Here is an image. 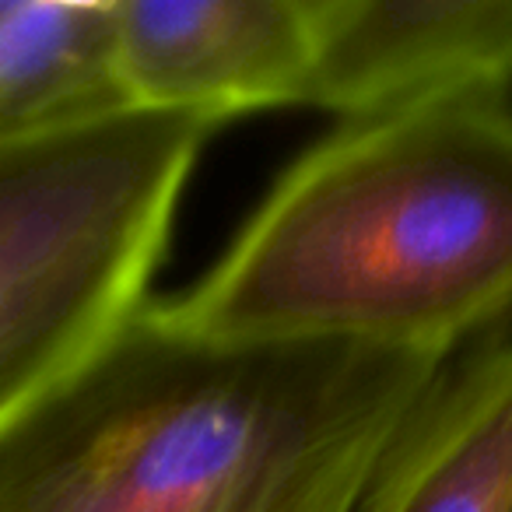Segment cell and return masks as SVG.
Here are the masks:
<instances>
[{
	"label": "cell",
	"instance_id": "52a82bcc",
	"mask_svg": "<svg viewBox=\"0 0 512 512\" xmlns=\"http://www.w3.org/2000/svg\"><path fill=\"white\" fill-rule=\"evenodd\" d=\"M116 109L113 0H0V144Z\"/></svg>",
	"mask_w": 512,
	"mask_h": 512
},
{
	"label": "cell",
	"instance_id": "7a4b0ae2",
	"mask_svg": "<svg viewBox=\"0 0 512 512\" xmlns=\"http://www.w3.org/2000/svg\"><path fill=\"white\" fill-rule=\"evenodd\" d=\"M158 306L214 341L453 358L512 316V127L484 95L344 123Z\"/></svg>",
	"mask_w": 512,
	"mask_h": 512
},
{
	"label": "cell",
	"instance_id": "277c9868",
	"mask_svg": "<svg viewBox=\"0 0 512 512\" xmlns=\"http://www.w3.org/2000/svg\"><path fill=\"white\" fill-rule=\"evenodd\" d=\"M316 0H113V64L130 109L200 116L306 106Z\"/></svg>",
	"mask_w": 512,
	"mask_h": 512
},
{
	"label": "cell",
	"instance_id": "5b68a950",
	"mask_svg": "<svg viewBox=\"0 0 512 512\" xmlns=\"http://www.w3.org/2000/svg\"><path fill=\"white\" fill-rule=\"evenodd\" d=\"M306 106L351 120L488 95L512 60V0H316Z\"/></svg>",
	"mask_w": 512,
	"mask_h": 512
},
{
	"label": "cell",
	"instance_id": "ba28073f",
	"mask_svg": "<svg viewBox=\"0 0 512 512\" xmlns=\"http://www.w3.org/2000/svg\"><path fill=\"white\" fill-rule=\"evenodd\" d=\"M484 99H488V106L512 127V60H509V67L502 71V78L488 88V95H484Z\"/></svg>",
	"mask_w": 512,
	"mask_h": 512
},
{
	"label": "cell",
	"instance_id": "3957f363",
	"mask_svg": "<svg viewBox=\"0 0 512 512\" xmlns=\"http://www.w3.org/2000/svg\"><path fill=\"white\" fill-rule=\"evenodd\" d=\"M211 120L116 109L0 144V334L102 344L165 256Z\"/></svg>",
	"mask_w": 512,
	"mask_h": 512
},
{
	"label": "cell",
	"instance_id": "6da1fadb",
	"mask_svg": "<svg viewBox=\"0 0 512 512\" xmlns=\"http://www.w3.org/2000/svg\"><path fill=\"white\" fill-rule=\"evenodd\" d=\"M446 362L214 341L148 299L0 428V512H351Z\"/></svg>",
	"mask_w": 512,
	"mask_h": 512
},
{
	"label": "cell",
	"instance_id": "8992f818",
	"mask_svg": "<svg viewBox=\"0 0 512 512\" xmlns=\"http://www.w3.org/2000/svg\"><path fill=\"white\" fill-rule=\"evenodd\" d=\"M351 512H512V337L442 365Z\"/></svg>",
	"mask_w": 512,
	"mask_h": 512
}]
</instances>
